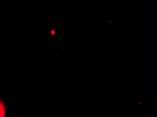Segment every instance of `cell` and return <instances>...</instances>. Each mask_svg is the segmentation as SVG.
<instances>
[{
	"mask_svg": "<svg viewBox=\"0 0 157 117\" xmlns=\"http://www.w3.org/2000/svg\"><path fill=\"white\" fill-rule=\"evenodd\" d=\"M6 114V107L2 101L0 100V117H5Z\"/></svg>",
	"mask_w": 157,
	"mask_h": 117,
	"instance_id": "cell-1",
	"label": "cell"
}]
</instances>
